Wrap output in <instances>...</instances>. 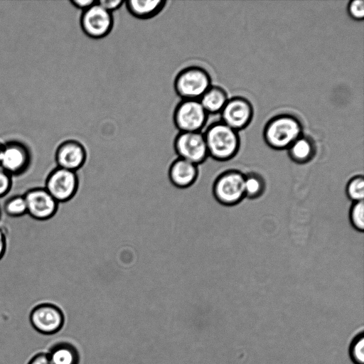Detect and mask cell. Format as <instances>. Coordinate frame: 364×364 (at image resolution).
<instances>
[{
  "label": "cell",
  "mask_w": 364,
  "mask_h": 364,
  "mask_svg": "<svg viewBox=\"0 0 364 364\" xmlns=\"http://www.w3.org/2000/svg\"><path fill=\"white\" fill-rule=\"evenodd\" d=\"M245 174L239 170L221 172L215 181L213 195L220 204L227 206L237 205L245 198Z\"/></svg>",
  "instance_id": "cell-4"
},
{
  "label": "cell",
  "mask_w": 364,
  "mask_h": 364,
  "mask_svg": "<svg viewBox=\"0 0 364 364\" xmlns=\"http://www.w3.org/2000/svg\"><path fill=\"white\" fill-rule=\"evenodd\" d=\"M220 114L221 122L239 132L251 123L254 109L248 99L235 96L228 100Z\"/></svg>",
  "instance_id": "cell-7"
},
{
  "label": "cell",
  "mask_w": 364,
  "mask_h": 364,
  "mask_svg": "<svg viewBox=\"0 0 364 364\" xmlns=\"http://www.w3.org/2000/svg\"><path fill=\"white\" fill-rule=\"evenodd\" d=\"M208 117L199 100H182L174 109L173 119L179 132H200Z\"/></svg>",
  "instance_id": "cell-5"
},
{
  "label": "cell",
  "mask_w": 364,
  "mask_h": 364,
  "mask_svg": "<svg viewBox=\"0 0 364 364\" xmlns=\"http://www.w3.org/2000/svg\"><path fill=\"white\" fill-rule=\"evenodd\" d=\"M77 184L75 171L55 166L47 175L44 188L60 203L68 201L73 196Z\"/></svg>",
  "instance_id": "cell-10"
},
{
  "label": "cell",
  "mask_w": 364,
  "mask_h": 364,
  "mask_svg": "<svg viewBox=\"0 0 364 364\" xmlns=\"http://www.w3.org/2000/svg\"><path fill=\"white\" fill-rule=\"evenodd\" d=\"M6 236L4 231L0 228V260L4 257L6 250Z\"/></svg>",
  "instance_id": "cell-29"
},
{
  "label": "cell",
  "mask_w": 364,
  "mask_h": 364,
  "mask_svg": "<svg viewBox=\"0 0 364 364\" xmlns=\"http://www.w3.org/2000/svg\"><path fill=\"white\" fill-rule=\"evenodd\" d=\"M346 193L347 198L353 203L363 200L364 178L363 175L353 176L347 182Z\"/></svg>",
  "instance_id": "cell-21"
},
{
  "label": "cell",
  "mask_w": 364,
  "mask_h": 364,
  "mask_svg": "<svg viewBox=\"0 0 364 364\" xmlns=\"http://www.w3.org/2000/svg\"><path fill=\"white\" fill-rule=\"evenodd\" d=\"M33 327L43 334H53L62 328L64 315L58 306L51 303H43L35 306L30 314Z\"/></svg>",
  "instance_id": "cell-12"
},
{
  "label": "cell",
  "mask_w": 364,
  "mask_h": 364,
  "mask_svg": "<svg viewBox=\"0 0 364 364\" xmlns=\"http://www.w3.org/2000/svg\"><path fill=\"white\" fill-rule=\"evenodd\" d=\"M177 156L196 165L207 159L208 151L203 136L200 132H178L172 141Z\"/></svg>",
  "instance_id": "cell-6"
},
{
  "label": "cell",
  "mask_w": 364,
  "mask_h": 364,
  "mask_svg": "<svg viewBox=\"0 0 364 364\" xmlns=\"http://www.w3.org/2000/svg\"><path fill=\"white\" fill-rule=\"evenodd\" d=\"M113 23L112 14L101 6L97 1L83 11L80 17L83 32L92 38H101L109 34Z\"/></svg>",
  "instance_id": "cell-11"
},
{
  "label": "cell",
  "mask_w": 364,
  "mask_h": 364,
  "mask_svg": "<svg viewBox=\"0 0 364 364\" xmlns=\"http://www.w3.org/2000/svg\"><path fill=\"white\" fill-rule=\"evenodd\" d=\"M12 176L0 166V198L6 196L11 189Z\"/></svg>",
  "instance_id": "cell-25"
},
{
  "label": "cell",
  "mask_w": 364,
  "mask_h": 364,
  "mask_svg": "<svg viewBox=\"0 0 364 364\" xmlns=\"http://www.w3.org/2000/svg\"><path fill=\"white\" fill-rule=\"evenodd\" d=\"M350 356L355 364L364 363V336L363 333L356 336L350 346Z\"/></svg>",
  "instance_id": "cell-23"
},
{
  "label": "cell",
  "mask_w": 364,
  "mask_h": 364,
  "mask_svg": "<svg viewBox=\"0 0 364 364\" xmlns=\"http://www.w3.org/2000/svg\"><path fill=\"white\" fill-rule=\"evenodd\" d=\"M211 85L209 73L197 65L182 69L174 80L175 90L182 100H199Z\"/></svg>",
  "instance_id": "cell-3"
},
{
  "label": "cell",
  "mask_w": 364,
  "mask_h": 364,
  "mask_svg": "<svg viewBox=\"0 0 364 364\" xmlns=\"http://www.w3.org/2000/svg\"><path fill=\"white\" fill-rule=\"evenodd\" d=\"M304 130L301 119L291 113H279L272 117L263 129V139L272 149L287 150Z\"/></svg>",
  "instance_id": "cell-1"
},
{
  "label": "cell",
  "mask_w": 364,
  "mask_h": 364,
  "mask_svg": "<svg viewBox=\"0 0 364 364\" xmlns=\"http://www.w3.org/2000/svg\"><path fill=\"white\" fill-rule=\"evenodd\" d=\"M290 159L296 164H306L316 155V146L314 140L309 136L302 134L287 149Z\"/></svg>",
  "instance_id": "cell-14"
},
{
  "label": "cell",
  "mask_w": 364,
  "mask_h": 364,
  "mask_svg": "<svg viewBox=\"0 0 364 364\" xmlns=\"http://www.w3.org/2000/svg\"><path fill=\"white\" fill-rule=\"evenodd\" d=\"M244 186L245 198L255 199L263 193L264 183L259 175L250 173L245 175Z\"/></svg>",
  "instance_id": "cell-20"
},
{
  "label": "cell",
  "mask_w": 364,
  "mask_h": 364,
  "mask_svg": "<svg viewBox=\"0 0 364 364\" xmlns=\"http://www.w3.org/2000/svg\"><path fill=\"white\" fill-rule=\"evenodd\" d=\"M31 164V151L23 143L11 141L3 145L0 166L12 177L23 174Z\"/></svg>",
  "instance_id": "cell-8"
},
{
  "label": "cell",
  "mask_w": 364,
  "mask_h": 364,
  "mask_svg": "<svg viewBox=\"0 0 364 364\" xmlns=\"http://www.w3.org/2000/svg\"><path fill=\"white\" fill-rule=\"evenodd\" d=\"M1 214H2V210H1V206H0V219H1Z\"/></svg>",
  "instance_id": "cell-31"
},
{
  "label": "cell",
  "mask_w": 364,
  "mask_h": 364,
  "mask_svg": "<svg viewBox=\"0 0 364 364\" xmlns=\"http://www.w3.org/2000/svg\"><path fill=\"white\" fill-rule=\"evenodd\" d=\"M97 3L102 6L107 11L112 14L114 11L119 9L123 4L124 1L122 0H100Z\"/></svg>",
  "instance_id": "cell-26"
},
{
  "label": "cell",
  "mask_w": 364,
  "mask_h": 364,
  "mask_svg": "<svg viewBox=\"0 0 364 364\" xmlns=\"http://www.w3.org/2000/svg\"><path fill=\"white\" fill-rule=\"evenodd\" d=\"M85 158V144L73 139L59 144L54 155L55 166L72 171L78 170L83 165Z\"/></svg>",
  "instance_id": "cell-13"
},
{
  "label": "cell",
  "mask_w": 364,
  "mask_h": 364,
  "mask_svg": "<svg viewBox=\"0 0 364 364\" xmlns=\"http://www.w3.org/2000/svg\"><path fill=\"white\" fill-rule=\"evenodd\" d=\"M228 99V95L223 87L212 85L199 101L208 114H220Z\"/></svg>",
  "instance_id": "cell-17"
},
{
  "label": "cell",
  "mask_w": 364,
  "mask_h": 364,
  "mask_svg": "<svg viewBox=\"0 0 364 364\" xmlns=\"http://www.w3.org/2000/svg\"><path fill=\"white\" fill-rule=\"evenodd\" d=\"M347 11L351 18L362 21L364 18V1H350L347 6Z\"/></svg>",
  "instance_id": "cell-24"
},
{
  "label": "cell",
  "mask_w": 364,
  "mask_h": 364,
  "mask_svg": "<svg viewBox=\"0 0 364 364\" xmlns=\"http://www.w3.org/2000/svg\"><path fill=\"white\" fill-rule=\"evenodd\" d=\"M203 136L208 156L218 162H225L234 158L240 148L239 132L223 122L218 121L207 127Z\"/></svg>",
  "instance_id": "cell-2"
},
{
  "label": "cell",
  "mask_w": 364,
  "mask_h": 364,
  "mask_svg": "<svg viewBox=\"0 0 364 364\" xmlns=\"http://www.w3.org/2000/svg\"><path fill=\"white\" fill-rule=\"evenodd\" d=\"M349 219L353 228L358 232L364 230V202H353L349 211Z\"/></svg>",
  "instance_id": "cell-22"
},
{
  "label": "cell",
  "mask_w": 364,
  "mask_h": 364,
  "mask_svg": "<svg viewBox=\"0 0 364 364\" xmlns=\"http://www.w3.org/2000/svg\"><path fill=\"white\" fill-rule=\"evenodd\" d=\"M95 0H71L70 3L75 8L81 9L82 11L96 3Z\"/></svg>",
  "instance_id": "cell-27"
},
{
  "label": "cell",
  "mask_w": 364,
  "mask_h": 364,
  "mask_svg": "<svg viewBox=\"0 0 364 364\" xmlns=\"http://www.w3.org/2000/svg\"><path fill=\"white\" fill-rule=\"evenodd\" d=\"M196 175V165L180 158L173 163L169 171L171 181L180 188L190 186L195 181Z\"/></svg>",
  "instance_id": "cell-15"
},
{
  "label": "cell",
  "mask_w": 364,
  "mask_h": 364,
  "mask_svg": "<svg viewBox=\"0 0 364 364\" xmlns=\"http://www.w3.org/2000/svg\"><path fill=\"white\" fill-rule=\"evenodd\" d=\"M3 210L11 218H19L27 214L26 204L23 195H15L4 203Z\"/></svg>",
  "instance_id": "cell-19"
},
{
  "label": "cell",
  "mask_w": 364,
  "mask_h": 364,
  "mask_svg": "<svg viewBox=\"0 0 364 364\" xmlns=\"http://www.w3.org/2000/svg\"><path fill=\"white\" fill-rule=\"evenodd\" d=\"M52 364H78L79 355L76 348L68 343H59L53 346L49 353Z\"/></svg>",
  "instance_id": "cell-18"
},
{
  "label": "cell",
  "mask_w": 364,
  "mask_h": 364,
  "mask_svg": "<svg viewBox=\"0 0 364 364\" xmlns=\"http://www.w3.org/2000/svg\"><path fill=\"white\" fill-rule=\"evenodd\" d=\"M3 145H4V144H1V143L0 142V153H1V149H2V148H3Z\"/></svg>",
  "instance_id": "cell-30"
},
{
  "label": "cell",
  "mask_w": 364,
  "mask_h": 364,
  "mask_svg": "<svg viewBox=\"0 0 364 364\" xmlns=\"http://www.w3.org/2000/svg\"><path fill=\"white\" fill-rule=\"evenodd\" d=\"M28 364H52L48 353H41L36 354Z\"/></svg>",
  "instance_id": "cell-28"
},
{
  "label": "cell",
  "mask_w": 364,
  "mask_h": 364,
  "mask_svg": "<svg viewBox=\"0 0 364 364\" xmlns=\"http://www.w3.org/2000/svg\"><path fill=\"white\" fill-rule=\"evenodd\" d=\"M167 1L162 0H129L124 1L127 9L134 17L149 18L162 11Z\"/></svg>",
  "instance_id": "cell-16"
},
{
  "label": "cell",
  "mask_w": 364,
  "mask_h": 364,
  "mask_svg": "<svg viewBox=\"0 0 364 364\" xmlns=\"http://www.w3.org/2000/svg\"><path fill=\"white\" fill-rule=\"evenodd\" d=\"M27 214L32 218L43 221L55 217L59 203L51 196L44 187L28 189L23 194Z\"/></svg>",
  "instance_id": "cell-9"
}]
</instances>
